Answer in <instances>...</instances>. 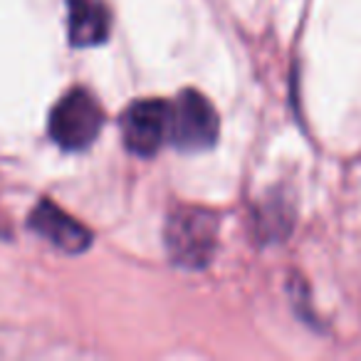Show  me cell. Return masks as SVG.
Segmentation results:
<instances>
[{
    "instance_id": "6da1fadb",
    "label": "cell",
    "mask_w": 361,
    "mask_h": 361,
    "mask_svg": "<svg viewBox=\"0 0 361 361\" xmlns=\"http://www.w3.org/2000/svg\"><path fill=\"white\" fill-rule=\"evenodd\" d=\"M218 240V221L203 208H178L166 223V247L183 267H206Z\"/></svg>"
},
{
    "instance_id": "7a4b0ae2",
    "label": "cell",
    "mask_w": 361,
    "mask_h": 361,
    "mask_svg": "<svg viewBox=\"0 0 361 361\" xmlns=\"http://www.w3.org/2000/svg\"><path fill=\"white\" fill-rule=\"evenodd\" d=\"M104 114L87 90H70L50 114V136L67 151L87 149L99 136Z\"/></svg>"
},
{
    "instance_id": "3957f363",
    "label": "cell",
    "mask_w": 361,
    "mask_h": 361,
    "mask_svg": "<svg viewBox=\"0 0 361 361\" xmlns=\"http://www.w3.org/2000/svg\"><path fill=\"white\" fill-rule=\"evenodd\" d=\"M218 139V114L198 92H180L169 109V141L183 151H203Z\"/></svg>"
},
{
    "instance_id": "277c9868",
    "label": "cell",
    "mask_w": 361,
    "mask_h": 361,
    "mask_svg": "<svg viewBox=\"0 0 361 361\" xmlns=\"http://www.w3.org/2000/svg\"><path fill=\"white\" fill-rule=\"evenodd\" d=\"M171 102L141 99L134 102L121 116L124 146L136 156H151L169 141Z\"/></svg>"
},
{
    "instance_id": "5b68a950",
    "label": "cell",
    "mask_w": 361,
    "mask_h": 361,
    "mask_svg": "<svg viewBox=\"0 0 361 361\" xmlns=\"http://www.w3.org/2000/svg\"><path fill=\"white\" fill-rule=\"evenodd\" d=\"M30 228L65 252H82L90 247L92 233L50 201H42L30 213Z\"/></svg>"
},
{
    "instance_id": "8992f818",
    "label": "cell",
    "mask_w": 361,
    "mask_h": 361,
    "mask_svg": "<svg viewBox=\"0 0 361 361\" xmlns=\"http://www.w3.org/2000/svg\"><path fill=\"white\" fill-rule=\"evenodd\" d=\"M67 30L75 47H94L109 37V8L104 0H70Z\"/></svg>"
}]
</instances>
